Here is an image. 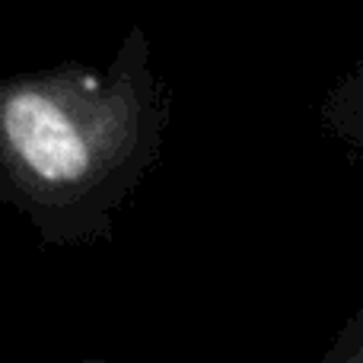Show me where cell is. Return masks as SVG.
Instances as JSON below:
<instances>
[{"mask_svg": "<svg viewBox=\"0 0 363 363\" xmlns=\"http://www.w3.org/2000/svg\"><path fill=\"white\" fill-rule=\"evenodd\" d=\"M0 128L32 179L67 188L99 176L118 153L131 150L138 108L118 96L23 86L0 106Z\"/></svg>", "mask_w": 363, "mask_h": 363, "instance_id": "obj_1", "label": "cell"}]
</instances>
